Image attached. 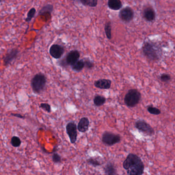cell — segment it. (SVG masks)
Wrapping results in <instances>:
<instances>
[{"mask_svg": "<svg viewBox=\"0 0 175 175\" xmlns=\"http://www.w3.org/2000/svg\"><path fill=\"white\" fill-rule=\"evenodd\" d=\"M123 167L130 175H141L144 173V165L138 156L130 153L123 163Z\"/></svg>", "mask_w": 175, "mask_h": 175, "instance_id": "6da1fadb", "label": "cell"}, {"mask_svg": "<svg viewBox=\"0 0 175 175\" xmlns=\"http://www.w3.org/2000/svg\"><path fill=\"white\" fill-rule=\"evenodd\" d=\"M142 51L144 56L152 61L159 60L162 56L161 47L153 42H145L142 46Z\"/></svg>", "mask_w": 175, "mask_h": 175, "instance_id": "7a4b0ae2", "label": "cell"}, {"mask_svg": "<svg viewBox=\"0 0 175 175\" xmlns=\"http://www.w3.org/2000/svg\"><path fill=\"white\" fill-rule=\"evenodd\" d=\"M46 83V77L44 74H36L31 79V86L33 92L37 94L41 93L45 89Z\"/></svg>", "mask_w": 175, "mask_h": 175, "instance_id": "3957f363", "label": "cell"}, {"mask_svg": "<svg viewBox=\"0 0 175 175\" xmlns=\"http://www.w3.org/2000/svg\"><path fill=\"white\" fill-rule=\"evenodd\" d=\"M141 98V94L136 89H130L125 95L124 103L129 107H135Z\"/></svg>", "mask_w": 175, "mask_h": 175, "instance_id": "277c9868", "label": "cell"}, {"mask_svg": "<svg viewBox=\"0 0 175 175\" xmlns=\"http://www.w3.org/2000/svg\"><path fill=\"white\" fill-rule=\"evenodd\" d=\"M101 139L104 144L108 146H113L120 142L121 138L119 134L110 132H105L102 136Z\"/></svg>", "mask_w": 175, "mask_h": 175, "instance_id": "5b68a950", "label": "cell"}, {"mask_svg": "<svg viewBox=\"0 0 175 175\" xmlns=\"http://www.w3.org/2000/svg\"><path fill=\"white\" fill-rule=\"evenodd\" d=\"M80 54L78 51L74 50L70 51L67 54L65 58L61 61L60 65L61 66H72L79 59Z\"/></svg>", "mask_w": 175, "mask_h": 175, "instance_id": "8992f818", "label": "cell"}, {"mask_svg": "<svg viewBox=\"0 0 175 175\" xmlns=\"http://www.w3.org/2000/svg\"><path fill=\"white\" fill-rule=\"evenodd\" d=\"M135 127L141 132L149 136H152L155 134V130L148 123L143 120L137 121L135 123Z\"/></svg>", "mask_w": 175, "mask_h": 175, "instance_id": "52a82bcc", "label": "cell"}, {"mask_svg": "<svg viewBox=\"0 0 175 175\" xmlns=\"http://www.w3.org/2000/svg\"><path fill=\"white\" fill-rule=\"evenodd\" d=\"M66 129L67 134L68 135L69 138L70 142L72 144L75 143L78 137L77 127L76 123L72 121L68 122L66 125Z\"/></svg>", "mask_w": 175, "mask_h": 175, "instance_id": "ba28073f", "label": "cell"}, {"mask_svg": "<svg viewBox=\"0 0 175 175\" xmlns=\"http://www.w3.org/2000/svg\"><path fill=\"white\" fill-rule=\"evenodd\" d=\"M119 18L124 23H129L134 17V12L130 7H125L121 10L119 14Z\"/></svg>", "mask_w": 175, "mask_h": 175, "instance_id": "9c48e42d", "label": "cell"}, {"mask_svg": "<svg viewBox=\"0 0 175 175\" xmlns=\"http://www.w3.org/2000/svg\"><path fill=\"white\" fill-rule=\"evenodd\" d=\"M64 47L59 44H53L49 49V54L56 59L61 58L64 54Z\"/></svg>", "mask_w": 175, "mask_h": 175, "instance_id": "30bf717a", "label": "cell"}, {"mask_svg": "<svg viewBox=\"0 0 175 175\" xmlns=\"http://www.w3.org/2000/svg\"><path fill=\"white\" fill-rule=\"evenodd\" d=\"M19 54V51L18 49H12L6 54L3 59L4 65L7 66L12 63L14 60H16Z\"/></svg>", "mask_w": 175, "mask_h": 175, "instance_id": "8fae6325", "label": "cell"}, {"mask_svg": "<svg viewBox=\"0 0 175 175\" xmlns=\"http://www.w3.org/2000/svg\"><path fill=\"white\" fill-rule=\"evenodd\" d=\"M143 17L147 21H154L156 19V12L151 7H147L143 12Z\"/></svg>", "mask_w": 175, "mask_h": 175, "instance_id": "7c38bea8", "label": "cell"}, {"mask_svg": "<svg viewBox=\"0 0 175 175\" xmlns=\"http://www.w3.org/2000/svg\"><path fill=\"white\" fill-rule=\"evenodd\" d=\"M111 81L109 79H102L95 81L94 82V85L95 88L102 89V90H108L111 87Z\"/></svg>", "mask_w": 175, "mask_h": 175, "instance_id": "4fadbf2b", "label": "cell"}, {"mask_svg": "<svg viewBox=\"0 0 175 175\" xmlns=\"http://www.w3.org/2000/svg\"><path fill=\"white\" fill-rule=\"evenodd\" d=\"M90 120L87 117H83L78 123L77 129L80 132H85L88 131L90 127Z\"/></svg>", "mask_w": 175, "mask_h": 175, "instance_id": "5bb4252c", "label": "cell"}, {"mask_svg": "<svg viewBox=\"0 0 175 175\" xmlns=\"http://www.w3.org/2000/svg\"><path fill=\"white\" fill-rule=\"evenodd\" d=\"M104 173L107 175H117V170L114 164L112 162H108L104 167Z\"/></svg>", "mask_w": 175, "mask_h": 175, "instance_id": "9a60e30c", "label": "cell"}, {"mask_svg": "<svg viewBox=\"0 0 175 175\" xmlns=\"http://www.w3.org/2000/svg\"><path fill=\"white\" fill-rule=\"evenodd\" d=\"M107 5L109 9L115 11L120 9L123 6L120 0H108Z\"/></svg>", "mask_w": 175, "mask_h": 175, "instance_id": "2e32d148", "label": "cell"}, {"mask_svg": "<svg viewBox=\"0 0 175 175\" xmlns=\"http://www.w3.org/2000/svg\"><path fill=\"white\" fill-rule=\"evenodd\" d=\"M54 10V6L52 4H47L43 6L39 11V16H46L48 14L51 16Z\"/></svg>", "mask_w": 175, "mask_h": 175, "instance_id": "e0dca14e", "label": "cell"}, {"mask_svg": "<svg viewBox=\"0 0 175 175\" xmlns=\"http://www.w3.org/2000/svg\"><path fill=\"white\" fill-rule=\"evenodd\" d=\"M81 3L84 6H88L90 7H95L97 6L98 0H72Z\"/></svg>", "mask_w": 175, "mask_h": 175, "instance_id": "ac0fdd59", "label": "cell"}, {"mask_svg": "<svg viewBox=\"0 0 175 175\" xmlns=\"http://www.w3.org/2000/svg\"><path fill=\"white\" fill-rule=\"evenodd\" d=\"M85 64L83 60H78L72 66V70L76 72H80L84 68Z\"/></svg>", "mask_w": 175, "mask_h": 175, "instance_id": "d6986e66", "label": "cell"}, {"mask_svg": "<svg viewBox=\"0 0 175 175\" xmlns=\"http://www.w3.org/2000/svg\"><path fill=\"white\" fill-rule=\"evenodd\" d=\"M106 101V98L103 95H96L93 98V103L96 106H101Z\"/></svg>", "mask_w": 175, "mask_h": 175, "instance_id": "ffe728a7", "label": "cell"}, {"mask_svg": "<svg viewBox=\"0 0 175 175\" xmlns=\"http://www.w3.org/2000/svg\"><path fill=\"white\" fill-rule=\"evenodd\" d=\"M104 31L106 37L108 39L111 40V25L110 21L107 22L104 26Z\"/></svg>", "mask_w": 175, "mask_h": 175, "instance_id": "44dd1931", "label": "cell"}, {"mask_svg": "<svg viewBox=\"0 0 175 175\" xmlns=\"http://www.w3.org/2000/svg\"><path fill=\"white\" fill-rule=\"evenodd\" d=\"M35 13H36L35 8L34 7L31 8L29 10V12H28L27 17L25 19V21L26 22H29L31 21V20L33 19L35 16Z\"/></svg>", "mask_w": 175, "mask_h": 175, "instance_id": "7402d4cb", "label": "cell"}, {"mask_svg": "<svg viewBox=\"0 0 175 175\" xmlns=\"http://www.w3.org/2000/svg\"><path fill=\"white\" fill-rule=\"evenodd\" d=\"M87 162H88V164H89L91 166H93L94 167H97V166L101 165V162L98 160L96 158L94 157H90L88 158L87 160Z\"/></svg>", "mask_w": 175, "mask_h": 175, "instance_id": "603a6c76", "label": "cell"}, {"mask_svg": "<svg viewBox=\"0 0 175 175\" xmlns=\"http://www.w3.org/2000/svg\"><path fill=\"white\" fill-rule=\"evenodd\" d=\"M11 144L14 148H18L21 144V140L18 137H12L11 139Z\"/></svg>", "mask_w": 175, "mask_h": 175, "instance_id": "cb8c5ba5", "label": "cell"}, {"mask_svg": "<svg viewBox=\"0 0 175 175\" xmlns=\"http://www.w3.org/2000/svg\"><path fill=\"white\" fill-rule=\"evenodd\" d=\"M147 110L148 112L152 115H159L161 114V111L159 108L152 106H149L148 107Z\"/></svg>", "mask_w": 175, "mask_h": 175, "instance_id": "d4e9b609", "label": "cell"}, {"mask_svg": "<svg viewBox=\"0 0 175 175\" xmlns=\"http://www.w3.org/2000/svg\"><path fill=\"white\" fill-rule=\"evenodd\" d=\"M40 107L42 109H43L44 111H46L47 113H50L51 111V105H49L48 103H41Z\"/></svg>", "mask_w": 175, "mask_h": 175, "instance_id": "484cf974", "label": "cell"}, {"mask_svg": "<svg viewBox=\"0 0 175 175\" xmlns=\"http://www.w3.org/2000/svg\"><path fill=\"white\" fill-rule=\"evenodd\" d=\"M84 64H85V67L88 69H91L94 67V63H93L92 61L90 60V59H85V60H84Z\"/></svg>", "mask_w": 175, "mask_h": 175, "instance_id": "4316f807", "label": "cell"}, {"mask_svg": "<svg viewBox=\"0 0 175 175\" xmlns=\"http://www.w3.org/2000/svg\"><path fill=\"white\" fill-rule=\"evenodd\" d=\"M52 159H53V161L55 163H58L61 162V156L56 153H55L54 154H53V156H52Z\"/></svg>", "mask_w": 175, "mask_h": 175, "instance_id": "83f0119b", "label": "cell"}, {"mask_svg": "<svg viewBox=\"0 0 175 175\" xmlns=\"http://www.w3.org/2000/svg\"><path fill=\"white\" fill-rule=\"evenodd\" d=\"M160 79L162 82H168L171 79V77L168 74H163L160 76Z\"/></svg>", "mask_w": 175, "mask_h": 175, "instance_id": "f1b7e54d", "label": "cell"}, {"mask_svg": "<svg viewBox=\"0 0 175 175\" xmlns=\"http://www.w3.org/2000/svg\"><path fill=\"white\" fill-rule=\"evenodd\" d=\"M10 115H11V116H14V117H17V118H20V119H25V117L23 116H22V115H21L20 114H17V113H12Z\"/></svg>", "mask_w": 175, "mask_h": 175, "instance_id": "f546056e", "label": "cell"}, {"mask_svg": "<svg viewBox=\"0 0 175 175\" xmlns=\"http://www.w3.org/2000/svg\"><path fill=\"white\" fill-rule=\"evenodd\" d=\"M5 1V0H0V3L3 2V1Z\"/></svg>", "mask_w": 175, "mask_h": 175, "instance_id": "4dcf8cb0", "label": "cell"}]
</instances>
